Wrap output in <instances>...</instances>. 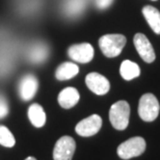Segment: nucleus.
<instances>
[{
    "label": "nucleus",
    "mask_w": 160,
    "mask_h": 160,
    "mask_svg": "<svg viewBox=\"0 0 160 160\" xmlns=\"http://www.w3.org/2000/svg\"><path fill=\"white\" fill-rule=\"evenodd\" d=\"M126 38L123 34H105L99 40V47L105 56L112 58V57L120 55L122 50L124 49L125 45H126Z\"/></svg>",
    "instance_id": "1"
},
{
    "label": "nucleus",
    "mask_w": 160,
    "mask_h": 160,
    "mask_svg": "<svg viewBox=\"0 0 160 160\" xmlns=\"http://www.w3.org/2000/svg\"><path fill=\"white\" fill-rule=\"evenodd\" d=\"M130 118V106L126 101H118L109 109V121L114 129L125 130L128 127Z\"/></svg>",
    "instance_id": "2"
},
{
    "label": "nucleus",
    "mask_w": 160,
    "mask_h": 160,
    "mask_svg": "<svg viewBox=\"0 0 160 160\" xmlns=\"http://www.w3.org/2000/svg\"><path fill=\"white\" fill-rule=\"evenodd\" d=\"M146 150V140L140 136L131 137L118 147V155L124 160L138 157Z\"/></svg>",
    "instance_id": "3"
},
{
    "label": "nucleus",
    "mask_w": 160,
    "mask_h": 160,
    "mask_svg": "<svg viewBox=\"0 0 160 160\" xmlns=\"http://www.w3.org/2000/svg\"><path fill=\"white\" fill-rule=\"evenodd\" d=\"M160 105L153 94H145L142 96L138 104V114L145 122H153L157 119Z\"/></svg>",
    "instance_id": "4"
},
{
    "label": "nucleus",
    "mask_w": 160,
    "mask_h": 160,
    "mask_svg": "<svg viewBox=\"0 0 160 160\" xmlns=\"http://www.w3.org/2000/svg\"><path fill=\"white\" fill-rule=\"evenodd\" d=\"M76 150V142L71 136H62L57 140L53 150L54 160H72Z\"/></svg>",
    "instance_id": "5"
},
{
    "label": "nucleus",
    "mask_w": 160,
    "mask_h": 160,
    "mask_svg": "<svg viewBox=\"0 0 160 160\" xmlns=\"http://www.w3.org/2000/svg\"><path fill=\"white\" fill-rule=\"evenodd\" d=\"M102 127V119L98 114H92L76 125L75 131L80 136L89 137L97 134Z\"/></svg>",
    "instance_id": "6"
},
{
    "label": "nucleus",
    "mask_w": 160,
    "mask_h": 160,
    "mask_svg": "<svg viewBox=\"0 0 160 160\" xmlns=\"http://www.w3.org/2000/svg\"><path fill=\"white\" fill-rule=\"evenodd\" d=\"M39 88V81L32 74L23 76L18 84L19 96L23 101H29L36 96Z\"/></svg>",
    "instance_id": "7"
},
{
    "label": "nucleus",
    "mask_w": 160,
    "mask_h": 160,
    "mask_svg": "<svg viewBox=\"0 0 160 160\" xmlns=\"http://www.w3.org/2000/svg\"><path fill=\"white\" fill-rule=\"evenodd\" d=\"M94 48L88 43L73 45L68 49V55L70 56V58L80 63L89 62L94 57Z\"/></svg>",
    "instance_id": "8"
},
{
    "label": "nucleus",
    "mask_w": 160,
    "mask_h": 160,
    "mask_svg": "<svg viewBox=\"0 0 160 160\" xmlns=\"http://www.w3.org/2000/svg\"><path fill=\"white\" fill-rule=\"evenodd\" d=\"M134 46H135L137 52H138L139 56L142 57L143 62L151 63L155 60L156 55L155 51L153 49L152 44L150 43L145 34L142 33H136L133 39Z\"/></svg>",
    "instance_id": "9"
},
{
    "label": "nucleus",
    "mask_w": 160,
    "mask_h": 160,
    "mask_svg": "<svg viewBox=\"0 0 160 160\" xmlns=\"http://www.w3.org/2000/svg\"><path fill=\"white\" fill-rule=\"evenodd\" d=\"M86 86L96 95L102 96L109 92L110 83L105 76L99 74V73L92 72L88 74L85 77Z\"/></svg>",
    "instance_id": "10"
},
{
    "label": "nucleus",
    "mask_w": 160,
    "mask_h": 160,
    "mask_svg": "<svg viewBox=\"0 0 160 160\" xmlns=\"http://www.w3.org/2000/svg\"><path fill=\"white\" fill-rule=\"evenodd\" d=\"M79 99L80 96L77 89L74 88H66L59 92L57 100H58V103L62 108L70 109L78 103Z\"/></svg>",
    "instance_id": "11"
},
{
    "label": "nucleus",
    "mask_w": 160,
    "mask_h": 160,
    "mask_svg": "<svg viewBox=\"0 0 160 160\" xmlns=\"http://www.w3.org/2000/svg\"><path fill=\"white\" fill-rule=\"evenodd\" d=\"M142 15L145 16L149 26L155 33L160 34V12L154 6L147 5L142 8Z\"/></svg>",
    "instance_id": "12"
},
{
    "label": "nucleus",
    "mask_w": 160,
    "mask_h": 160,
    "mask_svg": "<svg viewBox=\"0 0 160 160\" xmlns=\"http://www.w3.org/2000/svg\"><path fill=\"white\" fill-rule=\"evenodd\" d=\"M79 68L78 66L74 62H62V65L58 66L55 72V77L59 81H65V80L72 79L78 74Z\"/></svg>",
    "instance_id": "13"
},
{
    "label": "nucleus",
    "mask_w": 160,
    "mask_h": 160,
    "mask_svg": "<svg viewBox=\"0 0 160 160\" xmlns=\"http://www.w3.org/2000/svg\"><path fill=\"white\" fill-rule=\"evenodd\" d=\"M28 118L34 127L41 128L46 123V113L40 104L33 103L28 108Z\"/></svg>",
    "instance_id": "14"
},
{
    "label": "nucleus",
    "mask_w": 160,
    "mask_h": 160,
    "mask_svg": "<svg viewBox=\"0 0 160 160\" xmlns=\"http://www.w3.org/2000/svg\"><path fill=\"white\" fill-rule=\"evenodd\" d=\"M120 73L122 77L129 81V80L138 77L140 74V69L137 63L131 62V60H124L121 65Z\"/></svg>",
    "instance_id": "15"
},
{
    "label": "nucleus",
    "mask_w": 160,
    "mask_h": 160,
    "mask_svg": "<svg viewBox=\"0 0 160 160\" xmlns=\"http://www.w3.org/2000/svg\"><path fill=\"white\" fill-rule=\"evenodd\" d=\"M16 143L12 133L3 125H0V145L6 148H12Z\"/></svg>",
    "instance_id": "16"
},
{
    "label": "nucleus",
    "mask_w": 160,
    "mask_h": 160,
    "mask_svg": "<svg viewBox=\"0 0 160 160\" xmlns=\"http://www.w3.org/2000/svg\"><path fill=\"white\" fill-rule=\"evenodd\" d=\"M8 114V104L6 99L0 95V119H3Z\"/></svg>",
    "instance_id": "17"
},
{
    "label": "nucleus",
    "mask_w": 160,
    "mask_h": 160,
    "mask_svg": "<svg viewBox=\"0 0 160 160\" xmlns=\"http://www.w3.org/2000/svg\"><path fill=\"white\" fill-rule=\"evenodd\" d=\"M112 1L113 0H97L96 2H97V6L99 8H106L111 4Z\"/></svg>",
    "instance_id": "18"
},
{
    "label": "nucleus",
    "mask_w": 160,
    "mask_h": 160,
    "mask_svg": "<svg viewBox=\"0 0 160 160\" xmlns=\"http://www.w3.org/2000/svg\"><path fill=\"white\" fill-rule=\"evenodd\" d=\"M25 160H37V159L34 158V157H27V158L25 159Z\"/></svg>",
    "instance_id": "19"
},
{
    "label": "nucleus",
    "mask_w": 160,
    "mask_h": 160,
    "mask_svg": "<svg viewBox=\"0 0 160 160\" xmlns=\"http://www.w3.org/2000/svg\"><path fill=\"white\" fill-rule=\"evenodd\" d=\"M153 1H155V0H153Z\"/></svg>",
    "instance_id": "20"
}]
</instances>
